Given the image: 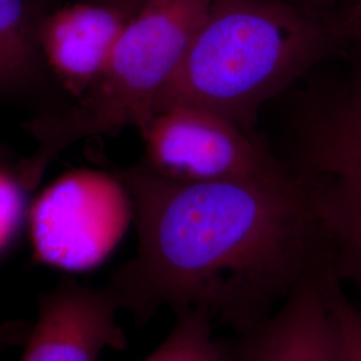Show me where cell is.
<instances>
[{
    "instance_id": "obj_9",
    "label": "cell",
    "mask_w": 361,
    "mask_h": 361,
    "mask_svg": "<svg viewBox=\"0 0 361 361\" xmlns=\"http://www.w3.org/2000/svg\"><path fill=\"white\" fill-rule=\"evenodd\" d=\"M27 0H0V91L19 90L42 65Z\"/></svg>"
},
{
    "instance_id": "obj_1",
    "label": "cell",
    "mask_w": 361,
    "mask_h": 361,
    "mask_svg": "<svg viewBox=\"0 0 361 361\" xmlns=\"http://www.w3.org/2000/svg\"><path fill=\"white\" fill-rule=\"evenodd\" d=\"M118 177L138 245L107 285L138 324L164 308L190 310L243 335L302 286L340 276L326 190L314 174L285 169L253 180L183 182L142 164Z\"/></svg>"
},
{
    "instance_id": "obj_18",
    "label": "cell",
    "mask_w": 361,
    "mask_h": 361,
    "mask_svg": "<svg viewBox=\"0 0 361 361\" xmlns=\"http://www.w3.org/2000/svg\"><path fill=\"white\" fill-rule=\"evenodd\" d=\"M110 1L116 3V4L123 7V8H126L131 13H135L137 10L142 6L146 0H110Z\"/></svg>"
},
{
    "instance_id": "obj_10",
    "label": "cell",
    "mask_w": 361,
    "mask_h": 361,
    "mask_svg": "<svg viewBox=\"0 0 361 361\" xmlns=\"http://www.w3.org/2000/svg\"><path fill=\"white\" fill-rule=\"evenodd\" d=\"M308 162L361 168V74L347 99L320 123Z\"/></svg>"
},
{
    "instance_id": "obj_4",
    "label": "cell",
    "mask_w": 361,
    "mask_h": 361,
    "mask_svg": "<svg viewBox=\"0 0 361 361\" xmlns=\"http://www.w3.org/2000/svg\"><path fill=\"white\" fill-rule=\"evenodd\" d=\"M133 204L119 177L79 169L50 183L28 209L34 261L59 271L101 265L126 232Z\"/></svg>"
},
{
    "instance_id": "obj_3",
    "label": "cell",
    "mask_w": 361,
    "mask_h": 361,
    "mask_svg": "<svg viewBox=\"0 0 361 361\" xmlns=\"http://www.w3.org/2000/svg\"><path fill=\"white\" fill-rule=\"evenodd\" d=\"M213 0H146L126 23L101 77L62 113L27 123L35 150L18 174L37 188L58 155L79 141L141 128L178 68Z\"/></svg>"
},
{
    "instance_id": "obj_11",
    "label": "cell",
    "mask_w": 361,
    "mask_h": 361,
    "mask_svg": "<svg viewBox=\"0 0 361 361\" xmlns=\"http://www.w3.org/2000/svg\"><path fill=\"white\" fill-rule=\"evenodd\" d=\"M213 326L198 312L176 313L171 332L142 361H234L231 348L216 340Z\"/></svg>"
},
{
    "instance_id": "obj_14",
    "label": "cell",
    "mask_w": 361,
    "mask_h": 361,
    "mask_svg": "<svg viewBox=\"0 0 361 361\" xmlns=\"http://www.w3.org/2000/svg\"><path fill=\"white\" fill-rule=\"evenodd\" d=\"M334 217L340 244V276L356 288L361 310V210L335 205Z\"/></svg>"
},
{
    "instance_id": "obj_17",
    "label": "cell",
    "mask_w": 361,
    "mask_h": 361,
    "mask_svg": "<svg viewBox=\"0 0 361 361\" xmlns=\"http://www.w3.org/2000/svg\"><path fill=\"white\" fill-rule=\"evenodd\" d=\"M341 37L353 39L361 43V0H356L349 8L344 19L337 25Z\"/></svg>"
},
{
    "instance_id": "obj_7",
    "label": "cell",
    "mask_w": 361,
    "mask_h": 361,
    "mask_svg": "<svg viewBox=\"0 0 361 361\" xmlns=\"http://www.w3.org/2000/svg\"><path fill=\"white\" fill-rule=\"evenodd\" d=\"M133 15L110 0L63 7L37 26L40 61L78 99L104 73Z\"/></svg>"
},
{
    "instance_id": "obj_8",
    "label": "cell",
    "mask_w": 361,
    "mask_h": 361,
    "mask_svg": "<svg viewBox=\"0 0 361 361\" xmlns=\"http://www.w3.org/2000/svg\"><path fill=\"white\" fill-rule=\"evenodd\" d=\"M336 274L298 289L268 320L237 335L234 361H337L335 328L325 284Z\"/></svg>"
},
{
    "instance_id": "obj_16",
    "label": "cell",
    "mask_w": 361,
    "mask_h": 361,
    "mask_svg": "<svg viewBox=\"0 0 361 361\" xmlns=\"http://www.w3.org/2000/svg\"><path fill=\"white\" fill-rule=\"evenodd\" d=\"M28 326L23 322H11L0 325V356L8 348L26 343Z\"/></svg>"
},
{
    "instance_id": "obj_13",
    "label": "cell",
    "mask_w": 361,
    "mask_h": 361,
    "mask_svg": "<svg viewBox=\"0 0 361 361\" xmlns=\"http://www.w3.org/2000/svg\"><path fill=\"white\" fill-rule=\"evenodd\" d=\"M27 192L18 171L0 162V258L13 249L27 222Z\"/></svg>"
},
{
    "instance_id": "obj_12",
    "label": "cell",
    "mask_w": 361,
    "mask_h": 361,
    "mask_svg": "<svg viewBox=\"0 0 361 361\" xmlns=\"http://www.w3.org/2000/svg\"><path fill=\"white\" fill-rule=\"evenodd\" d=\"M343 280L331 277L325 300L335 328L337 361H361V310L345 293Z\"/></svg>"
},
{
    "instance_id": "obj_19",
    "label": "cell",
    "mask_w": 361,
    "mask_h": 361,
    "mask_svg": "<svg viewBox=\"0 0 361 361\" xmlns=\"http://www.w3.org/2000/svg\"><path fill=\"white\" fill-rule=\"evenodd\" d=\"M359 44H360V47H361V43H359Z\"/></svg>"
},
{
    "instance_id": "obj_2",
    "label": "cell",
    "mask_w": 361,
    "mask_h": 361,
    "mask_svg": "<svg viewBox=\"0 0 361 361\" xmlns=\"http://www.w3.org/2000/svg\"><path fill=\"white\" fill-rule=\"evenodd\" d=\"M343 38L271 0H213L153 114L174 104L207 109L246 129L258 109L323 61Z\"/></svg>"
},
{
    "instance_id": "obj_15",
    "label": "cell",
    "mask_w": 361,
    "mask_h": 361,
    "mask_svg": "<svg viewBox=\"0 0 361 361\" xmlns=\"http://www.w3.org/2000/svg\"><path fill=\"white\" fill-rule=\"evenodd\" d=\"M328 174L337 200L345 207L361 210V168L332 166Z\"/></svg>"
},
{
    "instance_id": "obj_5",
    "label": "cell",
    "mask_w": 361,
    "mask_h": 361,
    "mask_svg": "<svg viewBox=\"0 0 361 361\" xmlns=\"http://www.w3.org/2000/svg\"><path fill=\"white\" fill-rule=\"evenodd\" d=\"M145 165L183 182L253 180L284 171L246 129L207 109L174 104L140 128Z\"/></svg>"
},
{
    "instance_id": "obj_6",
    "label": "cell",
    "mask_w": 361,
    "mask_h": 361,
    "mask_svg": "<svg viewBox=\"0 0 361 361\" xmlns=\"http://www.w3.org/2000/svg\"><path fill=\"white\" fill-rule=\"evenodd\" d=\"M122 310L110 286L89 288L62 279L39 297L20 361H101L104 349L122 350L128 338L116 322Z\"/></svg>"
}]
</instances>
